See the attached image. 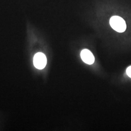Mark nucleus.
<instances>
[{
  "label": "nucleus",
  "instance_id": "f257e3e1",
  "mask_svg": "<svg viewBox=\"0 0 131 131\" xmlns=\"http://www.w3.org/2000/svg\"><path fill=\"white\" fill-rule=\"evenodd\" d=\"M109 23L111 27L119 33L124 32L126 29V24L125 20L121 17L114 16L110 19Z\"/></svg>",
  "mask_w": 131,
  "mask_h": 131
},
{
  "label": "nucleus",
  "instance_id": "f03ea898",
  "mask_svg": "<svg viewBox=\"0 0 131 131\" xmlns=\"http://www.w3.org/2000/svg\"><path fill=\"white\" fill-rule=\"evenodd\" d=\"M34 65L39 70L43 69L47 64V58L42 52H38L34 57Z\"/></svg>",
  "mask_w": 131,
  "mask_h": 131
},
{
  "label": "nucleus",
  "instance_id": "7ed1b4c3",
  "mask_svg": "<svg viewBox=\"0 0 131 131\" xmlns=\"http://www.w3.org/2000/svg\"><path fill=\"white\" fill-rule=\"evenodd\" d=\"M81 57L85 63L92 65L95 61V57L93 53L88 49H84L81 52Z\"/></svg>",
  "mask_w": 131,
  "mask_h": 131
},
{
  "label": "nucleus",
  "instance_id": "20e7f679",
  "mask_svg": "<svg viewBox=\"0 0 131 131\" xmlns=\"http://www.w3.org/2000/svg\"><path fill=\"white\" fill-rule=\"evenodd\" d=\"M126 73L127 75L131 78V66L129 67L126 70Z\"/></svg>",
  "mask_w": 131,
  "mask_h": 131
}]
</instances>
